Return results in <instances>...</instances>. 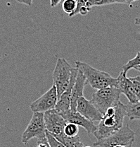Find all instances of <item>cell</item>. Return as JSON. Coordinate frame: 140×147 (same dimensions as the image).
<instances>
[{
  "label": "cell",
  "mask_w": 140,
  "mask_h": 147,
  "mask_svg": "<svg viewBox=\"0 0 140 147\" xmlns=\"http://www.w3.org/2000/svg\"><path fill=\"white\" fill-rule=\"evenodd\" d=\"M126 116L125 105L120 102L117 106L109 108L103 118L99 122L97 129L93 133L97 140L110 137L123 127L124 117Z\"/></svg>",
  "instance_id": "obj_1"
},
{
  "label": "cell",
  "mask_w": 140,
  "mask_h": 147,
  "mask_svg": "<svg viewBox=\"0 0 140 147\" xmlns=\"http://www.w3.org/2000/svg\"><path fill=\"white\" fill-rule=\"evenodd\" d=\"M75 67L83 73L92 88L99 90L108 87H116L118 84L117 78H113L106 71H100L94 68L89 64L81 61H75Z\"/></svg>",
  "instance_id": "obj_2"
},
{
  "label": "cell",
  "mask_w": 140,
  "mask_h": 147,
  "mask_svg": "<svg viewBox=\"0 0 140 147\" xmlns=\"http://www.w3.org/2000/svg\"><path fill=\"white\" fill-rule=\"evenodd\" d=\"M121 91L116 87H108L97 90L90 100L103 115L109 108L117 106L121 102Z\"/></svg>",
  "instance_id": "obj_3"
},
{
  "label": "cell",
  "mask_w": 140,
  "mask_h": 147,
  "mask_svg": "<svg viewBox=\"0 0 140 147\" xmlns=\"http://www.w3.org/2000/svg\"><path fill=\"white\" fill-rule=\"evenodd\" d=\"M135 133L131 129L128 125H123L121 129L110 137L97 140L93 144V146L99 147H113L119 145L132 146L135 141Z\"/></svg>",
  "instance_id": "obj_4"
},
{
  "label": "cell",
  "mask_w": 140,
  "mask_h": 147,
  "mask_svg": "<svg viewBox=\"0 0 140 147\" xmlns=\"http://www.w3.org/2000/svg\"><path fill=\"white\" fill-rule=\"evenodd\" d=\"M73 67L64 58H59L53 72V82L59 98L68 88Z\"/></svg>",
  "instance_id": "obj_5"
},
{
  "label": "cell",
  "mask_w": 140,
  "mask_h": 147,
  "mask_svg": "<svg viewBox=\"0 0 140 147\" xmlns=\"http://www.w3.org/2000/svg\"><path fill=\"white\" fill-rule=\"evenodd\" d=\"M47 129L45 126L43 113H33V117L29 122L28 127L23 133L21 141L23 144H27L30 139L37 138V140H47Z\"/></svg>",
  "instance_id": "obj_6"
},
{
  "label": "cell",
  "mask_w": 140,
  "mask_h": 147,
  "mask_svg": "<svg viewBox=\"0 0 140 147\" xmlns=\"http://www.w3.org/2000/svg\"><path fill=\"white\" fill-rule=\"evenodd\" d=\"M58 93L55 86L53 85L46 93L32 102L30 108L33 113H43L55 109L57 104Z\"/></svg>",
  "instance_id": "obj_7"
},
{
  "label": "cell",
  "mask_w": 140,
  "mask_h": 147,
  "mask_svg": "<svg viewBox=\"0 0 140 147\" xmlns=\"http://www.w3.org/2000/svg\"><path fill=\"white\" fill-rule=\"evenodd\" d=\"M44 119L47 130L54 136L63 132L67 124L61 114L55 109L45 112L44 113Z\"/></svg>",
  "instance_id": "obj_8"
},
{
  "label": "cell",
  "mask_w": 140,
  "mask_h": 147,
  "mask_svg": "<svg viewBox=\"0 0 140 147\" xmlns=\"http://www.w3.org/2000/svg\"><path fill=\"white\" fill-rule=\"evenodd\" d=\"M63 118L65 119L67 123H73L77 126H80L86 130L88 134H93L97 129V125L93 122L85 118L78 112L69 110L65 113H61Z\"/></svg>",
  "instance_id": "obj_9"
},
{
  "label": "cell",
  "mask_w": 140,
  "mask_h": 147,
  "mask_svg": "<svg viewBox=\"0 0 140 147\" xmlns=\"http://www.w3.org/2000/svg\"><path fill=\"white\" fill-rule=\"evenodd\" d=\"M76 110L85 118L93 122H99L103 118V115L94 106L91 100H87L85 97L80 98L77 101Z\"/></svg>",
  "instance_id": "obj_10"
},
{
  "label": "cell",
  "mask_w": 140,
  "mask_h": 147,
  "mask_svg": "<svg viewBox=\"0 0 140 147\" xmlns=\"http://www.w3.org/2000/svg\"><path fill=\"white\" fill-rule=\"evenodd\" d=\"M77 73H78V69L76 67L72 69L71 80H70L68 88H66L64 93H62L61 96L59 97L57 104L56 105L55 110H57L59 113H63L71 110V94H72L73 88V86L75 83Z\"/></svg>",
  "instance_id": "obj_11"
},
{
  "label": "cell",
  "mask_w": 140,
  "mask_h": 147,
  "mask_svg": "<svg viewBox=\"0 0 140 147\" xmlns=\"http://www.w3.org/2000/svg\"><path fill=\"white\" fill-rule=\"evenodd\" d=\"M117 79H118L117 88L121 91V93H123L126 96L127 100H129V102L135 103L139 102L135 93L133 84L131 82L130 78L127 77L126 74L122 71L120 73L119 76L117 77Z\"/></svg>",
  "instance_id": "obj_12"
},
{
  "label": "cell",
  "mask_w": 140,
  "mask_h": 147,
  "mask_svg": "<svg viewBox=\"0 0 140 147\" xmlns=\"http://www.w3.org/2000/svg\"><path fill=\"white\" fill-rule=\"evenodd\" d=\"M87 84V79L81 71L78 70L77 77H76L75 83L73 86L71 94V110L76 111L77 103L79 99L82 97H84L83 92L85 85Z\"/></svg>",
  "instance_id": "obj_13"
},
{
  "label": "cell",
  "mask_w": 140,
  "mask_h": 147,
  "mask_svg": "<svg viewBox=\"0 0 140 147\" xmlns=\"http://www.w3.org/2000/svg\"><path fill=\"white\" fill-rule=\"evenodd\" d=\"M54 137L61 143L63 144L65 147H84V145L81 142V140L78 136L68 137L65 135L63 131L60 134L55 135Z\"/></svg>",
  "instance_id": "obj_14"
},
{
  "label": "cell",
  "mask_w": 140,
  "mask_h": 147,
  "mask_svg": "<svg viewBox=\"0 0 140 147\" xmlns=\"http://www.w3.org/2000/svg\"><path fill=\"white\" fill-rule=\"evenodd\" d=\"M126 116L130 120H140V102L131 103L128 102L125 105Z\"/></svg>",
  "instance_id": "obj_15"
},
{
  "label": "cell",
  "mask_w": 140,
  "mask_h": 147,
  "mask_svg": "<svg viewBox=\"0 0 140 147\" xmlns=\"http://www.w3.org/2000/svg\"><path fill=\"white\" fill-rule=\"evenodd\" d=\"M140 65V51L137 52L136 56L133 58V59H131L128 62H127L122 67V69L123 71L125 74H127V71L131 69H133L134 67H137V66Z\"/></svg>",
  "instance_id": "obj_16"
},
{
  "label": "cell",
  "mask_w": 140,
  "mask_h": 147,
  "mask_svg": "<svg viewBox=\"0 0 140 147\" xmlns=\"http://www.w3.org/2000/svg\"><path fill=\"white\" fill-rule=\"evenodd\" d=\"M77 1L75 0H64L62 1V9L65 13L71 15L76 9Z\"/></svg>",
  "instance_id": "obj_17"
},
{
  "label": "cell",
  "mask_w": 140,
  "mask_h": 147,
  "mask_svg": "<svg viewBox=\"0 0 140 147\" xmlns=\"http://www.w3.org/2000/svg\"><path fill=\"white\" fill-rule=\"evenodd\" d=\"M120 1L121 0H88L87 6L89 8H92V7H100V6L120 3Z\"/></svg>",
  "instance_id": "obj_18"
},
{
  "label": "cell",
  "mask_w": 140,
  "mask_h": 147,
  "mask_svg": "<svg viewBox=\"0 0 140 147\" xmlns=\"http://www.w3.org/2000/svg\"><path fill=\"white\" fill-rule=\"evenodd\" d=\"M79 132V127L73 123H67L63 129V133L68 137H75Z\"/></svg>",
  "instance_id": "obj_19"
},
{
  "label": "cell",
  "mask_w": 140,
  "mask_h": 147,
  "mask_svg": "<svg viewBox=\"0 0 140 147\" xmlns=\"http://www.w3.org/2000/svg\"><path fill=\"white\" fill-rule=\"evenodd\" d=\"M46 137L47 139V142H48L50 147H65L63 146V144H61L59 140H57V139H56L51 133L49 132L48 131H47Z\"/></svg>",
  "instance_id": "obj_20"
},
{
  "label": "cell",
  "mask_w": 140,
  "mask_h": 147,
  "mask_svg": "<svg viewBox=\"0 0 140 147\" xmlns=\"http://www.w3.org/2000/svg\"><path fill=\"white\" fill-rule=\"evenodd\" d=\"M130 79L133 84L135 93L137 97L138 100L140 102V76L130 77Z\"/></svg>",
  "instance_id": "obj_21"
},
{
  "label": "cell",
  "mask_w": 140,
  "mask_h": 147,
  "mask_svg": "<svg viewBox=\"0 0 140 147\" xmlns=\"http://www.w3.org/2000/svg\"><path fill=\"white\" fill-rule=\"evenodd\" d=\"M88 2V0H77V7L76 9L71 13V15H69V17H73V16H75V15L79 14V12H80V9L83 8V7L87 6V4Z\"/></svg>",
  "instance_id": "obj_22"
},
{
  "label": "cell",
  "mask_w": 140,
  "mask_h": 147,
  "mask_svg": "<svg viewBox=\"0 0 140 147\" xmlns=\"http://www.w3.org/2000/svg\"><path fill=\"white\" fill-rule=\"evenodd\" d=\"M91 8L88 7L87 6H85V7H83V8L80 9V12H79V14H81L83 16H85V15L87 14L89 11H90Z\"/></svg>",
  "instance_id": "obj_23"
},
{
  "label": "cell",
  "mask_w": 140,
  "mask_h": 147,
  "mask_svg": "<svg viewBox=\"0 0 140 147\" xmlns=\"http://www.w3.org/2000/svg\"><path fill=\"white\" fill-rule=\"evenodd\" d=\"M16 1L20 3V4H25L27 6H32V4H33V0H16Z\"/></svg>",
  "instance_id": "obj_24"
},
{
  "label": "cell",
  "mask_w": 140,
  "mask_h": 147,
  "mask_svg": "<svg viewBox=\"0 0 140 147\" xmlns=\"http://www.w3.org/2000/svg\"><path fill=\"white\" fill-rule=\"evenodd\" d=\"M62 1L63 0H50V6L51 7H55Z\"/></svg>",
  "instance_id": "obj_25"
},
{
  "label": "cell",
  "mask_w": 140,
  "mask_h": 147,
  "mask_svg": "<svg viewBox=\"0 0 140 147\" xmlns=\"http://www.w3.org/2000/svg\"><path fill=\"white\" fill-rule=\"evenodd\" d=\"M135 1H137V0H121L120 1V4H131L132 2Z\"/></svg>",
  "instance_id": "obj_26"
},
{
  "label": "cell",
  "mask_w": 140,
  "mask_h": 147,
  "mask_svg": "<svg viewBox=\"0 0 140 147\" xmlns=\"http://www.w3.org/2000/svg\"><path fill=\"white\" fill-rule=\"evenodd\" d=\"M135 24H136V25H139L140 26V16L139 17H137L135 19Z\"/></svg>",
  "instance_id": "obj_27"
},
{
  "label": "cell",
  "mask_w": 140,
  "mask_h": 147,
  "mask_svg": "<svg viewBox=\"0 0 140 147\" xmlns=\"http://www.w3.org/2000/svg\"><path fill=\"white\" fill-rule=\"evenodd\" d=\"M134 69H135V70H137V71H139L140 72V65L139 66H137V67H134Z\"/></svg>",
  "instance_id": "obj_28"
},
{
  "label": "cell",
  "mask_w": 140,
  "mask_h": 147,
  "mask_svg": "<svg viewBox=\"0 0 140 147\" xmlns=\"http://www.w3.org/2000/svg\"><path fill=\"white\" fill-rule=\"evenodd\" d=\"M113 147H132V146H125V145H119V146H115Z\"/></svg>",
  "instance_id": "obj_29"
},
{
  "label": "cell",
  "mask_w": 140,
  "mask_h": 147,
  "mask_svg": "<svg viewBox=\"0 0 140 147\" xmlns=\"http://www.w3.org/2000/svg\"><path fill=\"white\" fill-rule=\"evenodd\" d=\"M84 147H92V146H84Z\"/></svg>",
  "instance_id": "obj_30"
},
{
  "label": "cell",
  "mask_w": 140,
  "mask_h": 147,
  "mask_svg": "<svg viewBox=\"0 0 140 147\" xmlns=\"http://www.w3.org/2000/svg\"><path fill=\"white\" fill-rule=\"evenodd\" d=\"M63 1H64V0H63ZM75 1H77V0H75Z\"/></svg>",
  "instance_id": "obj_31"
}]
</instances>
